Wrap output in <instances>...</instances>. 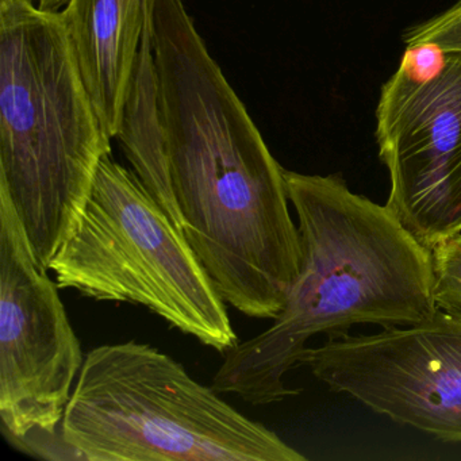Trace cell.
<instances>
[{
    "instance_id": "6da1fadb",
    "label": "cell",
    "mask_w": 461,
    "mask_h": 461,
    "mask_svg": "<svg viewBox=\"0 0 461 461\" xmlns=\"http://www.w3.org/2000/svg\"><path fill=\"white\" fill-rule=\"evenodd\" d=\"M158 112L182 230L226 304L275 320L301 272L285 169L183 0H156Z\"/></svg>"
},
{
    "instance_id": "7a4b0ae2",
    "label": "cell",
    "mask_w": 461,
    "mask_h": 461,
    "mask_svg": "<svg viewBox=\"0 0 461 461\" xmlns=\"http://www.w3.org/2000/svg\"><path fill=\"white\" fill-rule=\"evenodd\" d=\"M285 176L298 217L301 272L272 325L229 349L212 379L218 393L255 406L301 393L285 377L312 337L336 339L356 325H412L437 309L431 250L385 204L352 193L341 175L285 169Z\"/></svg>"
},
{
    "instance_id": "3957f363",
    "label": "cell",
    "mask_w": 461,
    "mask_h": 461,
    "mask_svg": "<svg viewBox=\"0 0 461 461\" xmlns=\"http://www.w3.org/2000/svg\"><path fill=\"white\" fill-rule=\"evenodd\" d=\"M112 155L60 12L0 0V191L50 269Z\"/></svg>"
},
{
    "instance_id": "277c9868",
    "label": "cell",
    "mask_w": 461,
    "mask_h": 461,
    "mask_svg": "<svg viewBox=\"0 0 461 461\" xmlns=\"http://www.w3.org/2000/svg\"><path fill=\"white\" fill-rule=\"evenodd\" d=\"M218 393L152 345L104 344L86 355L61 430L86 461L306 460Z\"/></svg>"
},
{
    "instance_id": "5b68a950",
    "label": "cell",
    "mask_w": 461,
    "mask_h": 461,
    "mask_svg": "<svg viewBox=\"0 0 461 461\" xmlns=\"http://www.w3.org/2000/svg\"><path fill=\"white\" fill-rule=\"evenodd\" d=\"M50 271L59 288L147 307L218 352L239 342L225 301L185 233L112 155L99 164L77 228Z\"/></svg>"
},
{
    "instance_id": "8992f818",
    "label": "cell",
    "mask_w": 461,
    "mask_h": 461,
    "mask_svg": "<svg viewBox=\"0 0 461 461\" xmlns=\"http://www.w3.org/2000/svg\"><path fill=\"white\" fill-rule=\"evenodd\" d=\"M385 207L426 249L461 233V53L407 47L376 110Z\"/></svg>"
},
{
    "instance_id": "52a82bcc",
    "label": "cell",
    "mask_w": 461,
    "mask_h": 461,
    "mask_svg": "<svg viewBox=\"0 0 461 461\" xmlns=\"http://www.w3.org/2000/svg\"><path fill=\"white\" fill-rule=\"evenodd\" d=\"M14 204L0 191V422L4 436L56 431L85 363L82 345Z\"/></svg>"
},
{
    "instance_id": "ba28073f",
    "label": "cell",
    "mask_w": 461,
    "mask_h": 461,
    "mask_svg": "<svg viewBox=\"0 0 461 461\" xmlns=\"http://www.w3.org/2000/svg\"><path fill=\"white\" fill-rule=\"evenodd\" d=\"M299 366L399 425L461 442L460 310L437 307L412 325L328 339L307 347Z\"/></svg>"
},
{
    "instance_id": "9c48e42d",
    "label": "cell",
    "mask_w": 461,
    "mask_h": 461,
    "mask_svg": "<svg viewBox=\"0 0 461 461\" xmlns=\"http://www.w3.org/2000/svg\"><path fill=\"white\" fill-rule=\"evenodd\" d=\"M156 0H68L60 14L110 139L122 128L134 66Z\"/></svg>"
},
{
    "instance_id": "30bf717a",
    "label": "cell",
    "mask_w": 461,
    "mask_h": 461,
    "mask_svg": "<svg viewBox=\"0 0 461 461\" xmlns=\"http://www.w3.org/2000/svg\"><path fill=\"white\" fill-rule=\"evenodd\" d=\"M153 21L155 13L145 28L126 99L122 128L117 139L121 141L131 169L136 172L150 195L166 210L175 225L182 230V220L172 190L166 139L158 112Z\"/></svg>"
},
{
    "instance_id": "8fae6325",
    "label": "cell",
    "mask_w": 461,
    "mask_h": 461,
    "mask_svg": "<svg viewBox=\"0 0 461 461\" xmlns=\"http://www.w3.org/2000/svg\"><path fill=\"white\" fill-rule=\"evenodd\" d=\"M431 261L436 306L461 312V233L434 248Z\"/></svg>"
},
{
    "instance_id": "7c38bea8",
    "label": "cell",
    "mask_w": 461,
    "mask_h": 461,
    "mask_svg": "<svg viewBox=\"0 0 461 461\" xmlns=\"http://www.w3.org/2000/svg\"><path fill=\"white\" fill-rule=\"evenodd\" d=\"M404 42L407 47L430 45L444 53H461V0L428 23L410 29Z\"/></svg>"
},
{
    "instance_id": "4fadbf2b",
    "label": "cell",
    "mask_w": 461,
    "mask_h": 461,
    "mask_svg": "<svg viewBox=\"0 0 461 461\" xmlns=\"http://www.w3.org/2000/svg\"><path fill=\"white\" fill-rule=\"evenodd\" d=\"M5 437L13 447L33 457L44 460H85L82 453L64 438L61 426L56 431L33 430L25 436Z\"/></svg>"
},
{
    "instance_id": "5bb4252c",
    "label": "cell",
    "mask_w": 461,
    "mask_h": 461,
    "mask_svg": "<svg viewBox=\"0 0 461 461\" xmlns=\"http://www.w3.org/2000/svg\"><path fill=\"white\" fill-rule=\"evenodd\" d=\"M37 6L50 12H61L68 0H32Z\"/></svg>"
}]
</instances>
